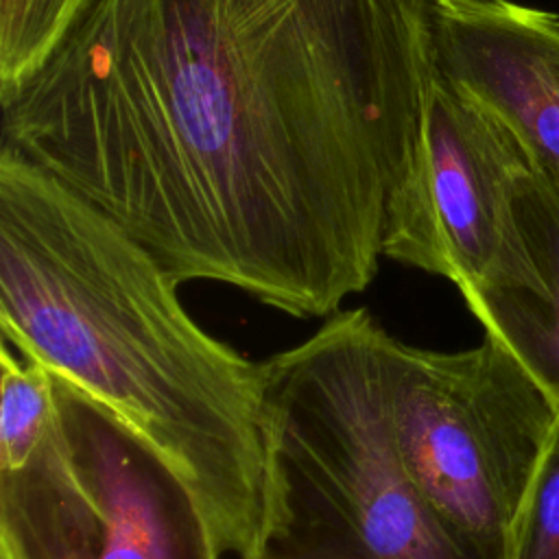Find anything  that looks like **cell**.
<instances>
[{"label":"cell","mask_w":559,"mask_h":559,"mask_svg":"<svg viewBox=\"0 0 559 559\" xmlns=\"http://www.w3.org/2000/svg\"><path fill=\"white\" fill-rule=\"evenodd\" d=\"M437 68L500 118L559 179V15L515 0H441Z\"/></svg>","instance_id":"52a82bcc"},{"label":"cell","mask_w":559,"mask_h":559,"mask_svg":"<svg viewBox=\"0 0 559 559\" xmlns=\"http://www.w3.org/2000/svg\"><path fill=\"white\" fill-rule=\"evenodd\" d=\"M537 166L518 131L437 74L415 166L395 197L382 258L450 280L459 293L531 271L513 194Z\"/></svg>","instance_id":"8992f818"},{"label":"cell","mask_w":559,"mask_h":559,"mask_svg":"<svg viewBox=\"0 0 559 559\" xmlns=\"http://www.w3.org/2000/svg\"><path fill=\"white\" fill-rule=\"evenodd\" d=\"M0 559H2V557H0Z\"/></svg>","instance_id":"7c38bea8"},{"label":"cell","mask_w":559,"mask_h":559,"mask_svg":"<svg viewBox=\"0 0 559 559\" xmlns=\"http://www.w3.org/2000/svg\"><path fill=\"white\" fill-rule=\"evenodd\" d=\"M87 0H0V100L55 50Z\"/></svg>","instance_id":"9c48e42d"},{"label":"cell","mask_w":559,"mask_h":559,"mask_svg":"<svg viewBox=\"0 0 559 559\" xmlns=\"http://www.w3.org/2000/svg\"><path fill=\"white\" fill-rule=\"evenodd\" d=\"M0 472L22 467L44 441L55 417L52 371L35 360L20 362L2 345Z\"/></svg>","instance_id":"30bf717a"},{"label":"cell","mask_w":559,"mask_h":559,"mask_svg":"<svg viewBox=\"0 0 559 559\" xmlns=\"http://www.w3.org/2000/svg\"><path fill=\"white\" fill-rule=\"evenodd\" d=\"M389 400L408 476L487 559H507L559 411L491 336L459 352L386 341Z\"/></svg>","instance_id":"5b68a950"},{"label":"cell","mask_w":559,"mask_h":559,"mask_svg":"<svg viewBox=\"0 0 559 559\" xmlns=\"http://www.w3.org/2000/svg\"><path fill=\"white\" fill-rule=\"evenodd\" d=\"M55 417L0 472L2 559H221L186 474L135 426L52 373Z\"/></svg>","instance_id":"277c9868"},{"label":"cell","mask_w":559,"mask_h":559,"mask_svg":"<svg viewBox=\"0 0 559 559\" xmlns=\"http://www.w3.org/2000/svg\"><path fill=\"white\" fill-rule=\"evenodd\" d=\"M526 280L461 293L485 336L500 343L559 411V179L539 164L515 186Z\"/></svg>","instance_id":"ba28073f"},{"label":"cell","mask_w":559,"mask_h":559,"mask_svg":"<svg viewBox=\"0 0 559 559\" xmlns=\"http://www.w3.org/2000/svg\"><path fill=\"white\" fill-rule=\"evenodd\" d=\"M441 0H87L2 144L177 282L332 317L378 273L437 81Z\"/></svg>","instance_id":"6da1fadb"},{"label":"cell","mask_w":559,"mask_h":559,"mask_svg":"<svg viewBox=\"0 0 559 559\" xmlns=\"http://www.w3.org/2000/svg\"><path fill=\"white\" fill-rule=\"evenodd\" d=\"M389 336L365 308L338 310L262 360L260 513L238 559H487L406 472Z\"/></svg>","instance_id":"3957f363"},{"label":"cell","mask_w":559,"mask_h":559,"mask_svg":"<svg viewBox=\"0 0 559 559\" xmlns=\"http://www.w3.org/2000/svg\"><path fill=\"white\" fill-rule=\"evenodd\" d=\"M177 286L109 214L0 148L4 341L148 437L240 557L260 513L264 369L201 330Z\"/></svg>","instance_id":"7a4b0ae2"},{"label":"cell","mask_w":559,"mask_h":559,"mask_svg":"<svg viewBox=\"0 0 559 559\" xmlns=\"http://www.w3.org/2000/svg\"><path fill=\"white\" fill-rule=\"evenodd\" d=\"M507 559H559V426L520 507Z\"/></svg>","instance_id":"8fae6325"}]
</instances>
